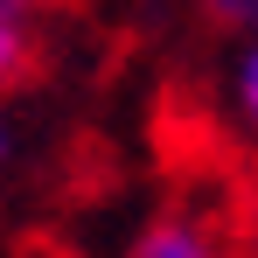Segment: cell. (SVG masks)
I'll return each instance as SVG.
<instances>
[{"instance_id": "obj_1", "label": "cell", "mask_w": 258, "mask_h": 258, "mask_svg": "<svg viewBox=\"0 0 258 258\" xmlns=\"http://www.w3.org/2000/svg\"><path fill=\"white\" fill-rule=\"evenodd\" d=\"M133 258H223V230L210 216H196V210H168V216H154L140 230Z\"/></svg>"}, {"instance_id": "obj_2", "label": "cell", "mask_w": 258, "mask_h": 258, "mask_svg": "<svg viewBox=\"0 0 258 258\" xmlns=\"http://www.w3.org/2000/svg\"><path fill=\"white\" fill-rule=\"evenodd\" d=\"M223 112H230L237 140L258 147V35H244V49H237L230 70H223Z\"/></svg>"}, {"instance_id": "obj_3", "label": "cell", "mask_w": 258, "mask_h": 258, "mask_svg": "<svg viewBox=\"0 0 258 258\" xmlns=\"http://www.w3.org/2000/svg\"><path fill=\"white\" fill-rule=\"evenodd\" d=\"M35 63V35H28V0H0V91H14Z\"/></svg>"}, {"instance_id": "obj_4", "label": "cell", "mask_w": 258, "mask_h": 258, "mask_svg": "<svg viewBox=\"0 0 258 258\" xmlns=\"http://www.w3.org/2000/svg\"><path fill=\"white\" fill-rule=\"evenodd\" d=\"M203 14L230 35H258V0H203Z\"/></svg>"}, {"instance_id": "obj_5", "label": "cell", "mask_w": 258, "mask_h": 258, "mask_svg": "<svg viewBox=\"0 0 258 258\" xmlns=\"http://www.w3.org/2000/svg\"><path fill=\"white\" fill-rule=\"evenodd\" d=\"M7 154H14V133H7V119H0V168H7Z\"/></svg>"}, {"instance_id": "obj_6", "label": "cell", "mask_w": 258, "mask_h": 258, "mask_svg": "<svg viewBox=\"0 0 258 258\" xmlns=\"http://www.w3.org/2000/svg\"><path fill=\"white\" fill-rule=\"evenodd\" d=\"M251 258H258V251H251Z\"/></svg>"}]
</instances>
